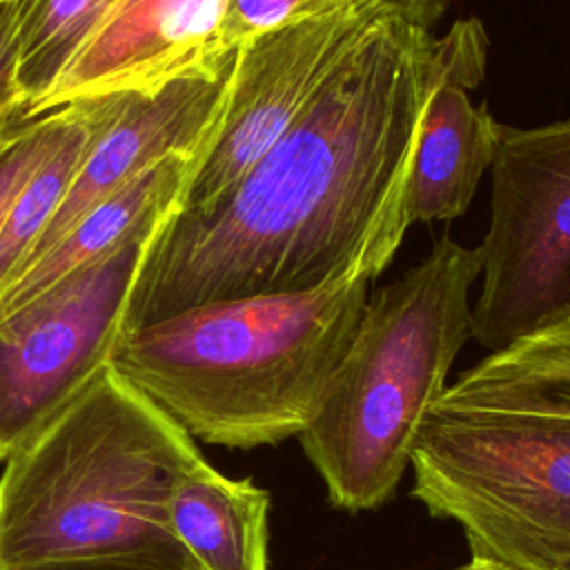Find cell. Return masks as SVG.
<instances>
[{
    "instance_id": "cell-6",
    "label": "cell",
    "mask_w": 570,
    "mask_h": 570,
    "mask_svg": "<svg viewBox=\"0 0 570 570\" xmlns=\"http://www.w3.org/2000/svg\"><path fill=\"white\" fill-rule=\"evenodd\" d=\"M472 338L490 354L570 318V118L499 125Z\"/></svg>"
},
{
    "instance_id": "cell-9",
    "label": "cell",
    "mask_w": 570,
    "mask_h": 570,
    "mask_svg": "<svg viewBox=\"0 0 570 570\" xmlns=\"http://www.w3.org/2000/svg\"><path fill=\"white\" fill-rule=\"evenodd\" d=\"M236 56L238 51L154 89L129 94L120 114L89 145L60 207L18 269L40 258L78 218L156 163L212 147L229 100Z\"/></svg>"
},
{
    "instance_id": "cell-21",
    "label": "cell",
    "mask_w": 570,
    "mask_h": 570,
    "mask_svg": "<svg viewBox=\"0 0 570 570\" xmlns=\"http://www.w3.org/2000/svg\"><path fill=\"white\" fill-rule=\"evenodd\" d=\"M407 2H414V4L428 7V9H432V11H439V9H441V0H407Z\"/></svg>"
},
{
    "instance_id": "cell-1",
    "label": "cell",
    "mask_w": 570,
    "mask_h": 570,
    "mask_svg": "<svg viewBox=\"0 0 570 570\" xmlns=\"http://www.w3.org/2000/svg\"><path fill=\"white\" fill-rule=\"evenodd\" d=\"M436 16L390 2L305 116L229 191L163 223L125 330L212 301L312 289L352 265L414 151Z\"/></svg>"
},
{
    "instance_id": "cell-19",
    "label": "cell",
    "mask_w": 570,
    "mask_h": 570,
    "mask_svg": "<svg viewBox=\"0 0 570 570\" xmlns=\"http://www.w3.org/2000/svg\"><path fill=\"white\" fill-rule=\"evenodd\" d=\"M27 0L0 4V120L24 114V91L18 80L20 33Z\"/></svg>"
},
{
    "instance_id": "cell-4",
    "label": "cell",
    "mask_w": 570,
    "mask_h": 570,
    "mask_svg": "<svg viewBox=\"0 0 570 570\" xmlns=\"http://www.w3.org/2000/svg\"><path fill=\"white\" fill-rule=\"evenodd\" d=\"M481 249L443 236L376 294L312 421L298 434L332 505H383L412 461L421 421L472 338L470 292Z\"/></svg>"
},
{
    "instance_id": "cell-2",
    "label": "cell",
    "mask_w": 570,
    "mask_h": 570,
    "mask_svg": "<svg viewBox=\"0 0 570 570\" xmlns=\"http://www.w3.org/2000/svg\"><path fill=\"white\" fill-rule=\"evenodd\" d=\"M412 156L345 272L312 289L212 301L125 330L111 367L191 439L247 450L298 436L412 225Z\"/></svg>"
},
{
    "instance_id": "cell-18",
    "label": "cell",
    "mask_w": 570,
    "mask_h": 570,
    "mask_svg": "<svg viewBox=\"0 0 570 570\" xmlns=\"http://www.w3.org/2000/svg\"><path fill=\"white\" fill-rule=\"evenodd\" d=\"M352 0H229L223 45L238 51L254 38L285 24L312 18Z\"/></svg>"
},
{
    "instance_id": "cell-20",
    "label": "cell",
    "mask_w": 570,
    "mask_h": 570,
    "mask_svg": "<svg viewBox=\"0 0 570 570\" xmlns=\"http://www.w3.org/2000/svg\"><path fill=\"white\" fill-rule=\"evenodd\" d=\"M31 570H178L151 559H89V561H67V563H51Z\"/></svg>"
},
{
    "instance_id": "cell-13",
    "label": "cell",
    "mask_w": 570,
    "mask_h": 570,
    "mask_svg": "<svg viewBox=\"0 0 570 570\" xmlns=\"http://www.w3.org/2000/svg\"><path fill=\"white\" fill-rule=\"evenodd\" d=\"M267 490L200 456L176 483L167 521L194 570H267Z\"/></svg>"
},
{
    "instance_id": "cell-16",
    "label": "cell",
    "mask_w": 570,
    "mask_h": 570,
    "mask_svg": "<svg viewBox=\"0 0 570 570\" xmlns=\"http://www.w3.org/2000/svg\"><path fill=\"white\" fill-rule=\"evenodd\" d=\"M118 0H27L18 80L24 111L58 80Z\"/></svg>"
},
{
    "instance_id": "cell-3",
    "label": "cell",
    "mask_w": 570,
    "mask_h": 570,
    "mask_svg": "<svg viewBox=\"0 0 570 570\" xmlns=\"http://www.w3.org/2000/svg\"><path fill=\"white\" fill-rule=\"evenodd\" d=\"M198 459L194 439L109 363L4 459L0 570L125 557L194 570L167 514Z\"/></svg>"
},
{
    "instance_id": "cell-10",
    "label": "cell",
    "mask_w": 570,
    "mask_h": 570,
    "mask_svg": "<svg viewBox=\"0 0 570 570\" xmlns=\"http://www.w3.org/2000/svg\"><path fill=\"white\" fill-rule=\"evenodd\" d=\"M227 7L229 0H118L24 114L147 91L229 58L236 51L223 45Z\"/></svg>"
},
{
    "instance_id": "cell-22",
    "label": "cell",
    "mask_w": 570,
    "mask_h": 570,
    "mask_svg": "<svg viewBox=\"0 0 570 570\" xmlns=\"http://www.w3.org/2000/svg\"><path fill=\"white\" fill-rule=\"evenodd\" d=\"M4 2H18V0H0V4H4Z\"/></svg>"
},
{
    "instance_id": "cell-17",
    "label": "cell",
    "mask_w": 570,
    "mask_h": 570,
    "mask_svg": "<svg viewBox=\"0 0 570 570\" xmlns=\"http://www.w3.org/2000/svg\"><path fill=\"white\" fill-rule=\"evenodd\" d=\"M76 102L47 114H16L0 120V229L24 185L56 151L73 118Z\"/></svg>"
},
{
    "instance_id": "cell-11",
    "label": "cell",
    "mask_w": 570,
    "mask_h": 570,
    "mask_svg": "<svg viewBox=\"0 0 570 570\" xmlns=\"http://www.w3.org/2000/svg\"><path fill=\"white\" fill-rule=\"evenodd\" d=\"M488 65V33L476 18L456 20L425 53V100L407 180L410 223L454 220L470 207L490 169L499 122L472 105Z\"/></svg>"
},
{
    "instance_id": "cell-7",
    "label": "cell",
    "mask_w": 570,
    "mask_h": 570,
    "mask_svg": "<svg viewBox=\"0 0 570 570\" xmlns=\"http://www.w3.org/2000/svg\"><path fill=\"white\" fill-rule=\"evenodd\" d=\"M151 227L0 316V459L109 363Z\"/></svg>"
},
{
    "instance_id": "cell-12",
    "label": "cell",
    "mask_w": 570,
    "mask_h": 570,
    "mask_svg": "<svg viewBox=\"0 0 570 570\" xmlns=\"http://www.w3.org/2000/svg\"><path fill=\"white\" fill-rule=\"evenodd\" d=\"M174 154L89 209L40 258L18 269L0 292V316L27 303L67 274L118 249L145 229L163 225L180 209L185 191L207 156Z\"/></svg>"
},
{
    "instance_id": "cell-5",
    "label": "cell",
    "mask_w": 570,
    "mask_h": 570,
    "mask_svg": "<svg viewBox=\"0 0 570 570\" xmlns=\"http://www.w3.org/2000/svg\"><path fill=\"white\" fill-rule=\"evenodd\" d=\"M410 468L412 497L459 523L472 559L570 570V419L432 405Z\"/></svg>"
},
{
    "instance_id": "cell-8",
    "label": "cell",
    "mask_w": 570,
    "mask_h": 570,
    "mask_svg": "<svg viewBox=\"0 0 570 570\" xmlns=\"http://www.w3.org/2000/svg\"><path fill=\"white\" fill-rule=\"evenodd\" d=\"M390 2L352 0L238 49L218 134L180 209L205 207L229 191L305 116Z\"/></svg>"
},
{
    "instance_id": "cell-14",
    "label": "cell",
    "mask_w": 570,
    "mask_h": 570,
    "mask_svg": "<svg viewBox=\"0 0 570 570\" xmlns=\"http://www.w3.org/2000/svg\"><path fill=\"white\" fill-rule=\"evenodd\" d=\"M434 405L570 419V318L488 354Z\"/></svg>"
},
{
    "instance_id": "cell-15",
    "label": "cell",
    "mask_w": 570,
    "mask_h": 570,
    "mask_svg": "<svg viewBox=\"0 0 570 570\" xmlns=\"http://www.w3.org/2000/svg\"><path fill=\"white\" fill-rule=\"evenodd\" d=\"M127 100L129 94H111L76 102L65 138L24 185L0 229V292L53 218L89 145L109 127Z\"/></svg>"
}]
</instances>
